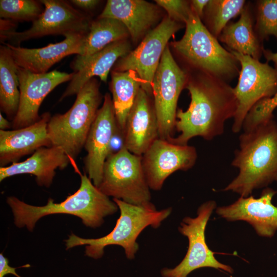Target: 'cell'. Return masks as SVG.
Instances as JSON below:
<instances>
[{
  "label": "cell",
  "instance_id": "d4e9b609",
  "mask_svg": "<svg viewBox=\"0 0 277 277\" xmlns=\"http://www.w3.org/2000/svg\"><path fill=\"white\" fill-rule=\"evenodd\" d=\"M220 39L230 50L258 60L263 48L260 47L252 28L250 12L244 8L236 22L227 25L220 35Z\"/></svg>",
  "mask_w": 277,
  "mask_h": 277
},
{
  "label": "cell",
  "instance_id": "3957f363",
  "mask_svg": "<svg viewBox=\"0 0 277 277\" xmlns=\"http://www.w3.org/2000/svg\"><path fill=\"white\" fill-rule=\"evenodd\" d=\"M6 201L12 210L16 226L26 227L30 231L41 218L53 214L73 215L80 217L85 226L96 228L102 225L105 217L118 209L114 201L101 191L86 173L81 174L78 189L61 203H54L50 198L45 205L36 206L15 196L8 197Z\"/></svg>",
  "mask_w": 277,
  "mask_h": 277
},
{
  "label": "cell",
  "instance_id": "ac0fdd59",
  "mask_svg": "<svg viewBox=\"0 0 277 277\" xmlns=\"http://www.w3.org/2000/svg\"><path fill=\"white\" fill-rule=\"evenodd\" d=\"M86 35H68L62 42L39 48H26L6 43L3 44L9 48L17 66L40 74L47 72L53 65L66 56L81 55Z\"/></svg>",
  "mask_w": 277,
  "mask_h": 277
},
{
  "label": "cell",
  "instance_id": "8992f818",
  "mask_svg": "<svg viewBox=\"0 0 277 277\" xmlns=\"http://www.w3.org/2000/svg\"><path fill=\"white\" fill-rule=\"evenodd\" d=\"M173 47L193 65L218 79L233 76L238 60L223 48L192 10L182 38Z\"/></svg>",
  "mask_w": 277,
  "mask_h": 277
},
{
  "label": "cell",
  "instance_id": "f1b7e54d",
  "mask_svg": "<svg viewBox=\"0 0 277 277\" xmlns=\"http://www.w3.org/2000/svg\"><path fill=\"white\" fill-rule=\"evenodd\" d=\"M256 28L261 40L271 35L277 40V0L258 1Z\"/></svg>",
  "mask_w": 277,
  "mask_h": 277
},
{
  "label": "cell",
  "instance_id": "1f68e13d",
  "mask_svg": "<svg viewBox=\"0 0 277 277\" xmlns=\"http://www.w3.org/2000/svg\"><path fill=\"white\" fill-rule=\"evenodd\" d=\"M125 147L124 132L117 126L110 141L108 157L119 152Z\"/></svg>",
  "mask_w": 277,
  "mask_h": 277
},
{
  "label": "cell",
  "instance_id": "30bf717a",
  "mask_svg": "<svg viewBox=\"0 0 277 277\" xmlns=\"http://www.w3.org/2000/svg\"><path fill=\"white\" fill-rule=\"evenodd\" d=\"M216 206L215 201H207L199 207L196 216H186L183 219L179 231L188 239L187 251L183 260L176 267L164 268L161 270L163 277H187L192 271L203 267L233 273L230 266L220 263L215 259L214 252L209 249L206 242V227Z\"/></svg>",
  "mask_w": 277,
  "mask_h": 277
},
{
  "label": "cell",
  "instance_id": "2e32d148",
  "mask_svg": "<svg viewBox=\"0 0 277 277\" xmlns=\"http://www.w3.org/2000/svg\"><path fill=\"white\" fill-rule=\"evenodd\" d=\"M275 193L266 188L259 198L241 196L231 205L217 208L216 213L228 221L246 222L258 235L271 238L277 230V207L272 203Z\"/></svg>",
  "mask_w": 277,
  "mask_h": 277
},
{
  "label": "cell",
  "instance_id": "7c38bea8",
  "mask_svg": "<svg viewBox=\"0 0 277 277\" xmlns=\"http://www.w3.org/2000/svg\"><path fill=\"white\" fill-rule=\"evenodd\" d=\"M182 27L169 17L165 18L147 33L135 50L116 62L112 71H134L140 79L141 88L151 96L153 79L167 43Z\"/></svg>",
  "mask_w": 277,
  "mask_h": 277
},
{
  "label": "cell",
  "instance_id": "277c9868",
  "mask_svg": "<svg viewBox=\"0 0 277 277\" xmlns=\"http://www.w3.org/2000/svg\"><path fill=\"white\" fill-rule=\"evenodd\" d=\"M120 211L113 229L106 235L97 239H84L73 233L65 240L66 249L86 245L85 254L98 259L104 254L105 247L109 245L122 247L128 259H133L138 250L136 239L147 227L158 228L171 214L172 208L158 210L152 203L148 205H136L121 200L113 199Z\"/></svg>",
  "mask_w": 277,
  "mask_h": 277
},
{
  "label": "cell",
  "instance_id": "74e56055",
  "mask_svg": "<svg viewBox=\"0 0 277 277\" xmlns=\"http://www.w3.org/2000/svg\"><path fill=\"white\" fill-rule=\"evenodd\" d=\"M12 124L5 118L2 113L0 114V130H7L10 127H11Z\"/></svg>",
  "mask_w": 277,
  "mask_h": 277
},
{
  "label": "cell",
  "instance_id": "603a6c76",
  "mask_svg": "<svg viewBox=\"0 0 277 277\" xmlns=\"http://www.w3.org/2000/svg\"><path fill=\"white\" fill-rule=\"evenodd\" d=\"M129 33L120 21L109 17H98L91 22L86 35L83 51L71 63V68L76 72L81 65L93 54L110 44L126 39Z\"/></svg>",
  "mask_w": 277,
  "mask_h": 277
},
{
  "label": "cell",
  "instance_id": "cb8c5ba5",
  "mask_svg": "<svg viewBox=\"0 0 277 277\" xmlns=\"http://www.w3.org/2000/svg\"><path fill=\"white\" fill-rule=\"evenodd\" d=\"M141 88L140 79L134 71H112V100L117 126L124 132L127 116Z\"/></svg>",
  "mask_w": 277,
  "mask_h": 277
},
{
  "label": "cell",
  "instance_id": "d6986e66",
  "mask_svg": "<svg viewBox=\"0 0 277 277\" xmlns=\"http://www.w3.org/2000/svg\"><path fill=\"white\" fill-rule=\"evenodd\" d=\"M51 116L49 112H45L30 126L11 130H0L1 167L16 163L41 147L51 146L47 131Z\"/></svg>",
  "mask_w": 277,
  "mask_h": 277
},
{
  "label": "cell",
  "instance_id": "7402d4cb",
  "mask_svg": "<svg viewBox=\"0 0 277 277\" xmlns=\"http://www.w3.org/2000/svg\"><path fill=\"white\" fill-rule=\"evenodd\" d=\"M131 45L128 41L123 39L112 43L91 55L74 72L60 101L66 97L77 94L84 85L94 76H98L106 82L108 74L116 62L129 53Z\"/></svg>",
  "mask_w": 277,
  "mask_h": 277
},
{
  "label": "cell",
  "instance_id": "8fae6325",
  "mask_svg": "<svg viewBox=\"0 0 277 277\" xmlns=\"http://www.w3.org/2000/svg\"><path fill=\"white\" fill-rule=\"evenodd\" d=\"M186 75L174 61L167 46L152 85L154 107L159 124V137L170 141L176 122L177 103L186 82Z\"/></svg>",
  "mask_w": 277,
  "mask_h": 277
},
{
  "label": "cell",
  "instance_id": "4fadbf2b",
  "mask_svg": "<svg viewBox=\"0 0 277 277\" xmlns=\"http://www.w3.org/2000/svg\"><path fill=\"white\" fill-rule=\"evenodd\" d=\"M197 154L192 146L156 139L142 155V164L150 189L160 190L166 179L178 170L187 171L195 164Z\"/></svg>",
  "mask_w": 277,
  "mask_h": 277
},
{
  "label": "cell",
  "instance_id": "7a4b0ae2",
  "mask_svg": "<svg viewBox=\"0 0 277 277\" xmlns=\"http://www.w3.org/2000/svg\"><path fill=\"white\" fill-rule=\"evenodd\" d=\"M231 165L239 173L224 191L247 197L255 189L277 182V123L273 118L243 131Z\"/></svg>",
  "mask_w": 277,
  "mask_h": 277
},
{
  "label": "cell",
  "instance_id": "ba28073f",
  "mask_svg": "<svg viewBox=\"0 0 277 277\" xmlns=\"http://www.w3.org/2000/svg\"><path fill=\"white\" fill-rule=\"evenodd\" d=\"M241 65L239 78L233 88L237 102L232 131L238 133L253 106L260 100L277 92V67L263 63L250 56L230 50Z\"/></svg>",
  "mask_w": 277,
  "mask_h": 277
},
{
  "label": "cell",
  "instance_id": "44dd1931",
  "mask_svg": "<svg viewBox=\"0 0 277 277\" xmlns=\"http://www.w3.org/2000/svg\"><path fill=\"white\" fill-rule=\"evenodd\" d=\"M98 17L120 21L136 42L159 19L160 12L156 6L143 0H108Z\"/></svg>",
  "mask_w": 277,
  "mask_h": 277
},
{
  "label": "cell",
  "instance_id": "4dcf8cb0",
  "mask_svg": "<svg viewBox=\"0 0 277 277\" xmlns=\"http://www.w3.org/2000/svg\"><path fill=\"white\" fill-rule=\"evenodd\" d=\"M155 2L167 11L170 18L178 23L186 24L192 12L191 6L185 1L156 0Z\"/></svg>",
  "mask_w": 277,
  "mask_h": 277
},
{
  "label": "cell",
  "instance_id": "9a60e30c",
  "mask_svg": "<svg viewBox=\"0 0 277 277\" xmlns=\"http://www.w3.org/2000/svg\"><path fill=\"white\" fill-rule=\"evenodd\" d=\"M117 126L112 98L107 93L89 131L84 147L87 152L84 158L85 173L97 188L102 181L110 141Z\"/></svg>",
  "mask_w": 277,
  "mask_h": 277
},
{
  "label": "cell",
  "instance_id": "836d02e7",
  "mask_svg": "<svg viewBox=\"0 0 277 277\" xmlns=\"http://www.w3.org/2000/svg\"><path fill=\"white\" fill-rule=\"evenodd\" d=\"M0 36L16 31L17 25L15 22L10 19L1 18Z\"/></svg>",
  "mask_w": 277,
  "mask_h": 277
},
{
  "label": "cell",
  "instance_id": "d6a6232c",
  "mask_svg": "<svg viewBox=\"0 0 277 277\" xmlns=\"http://www.w3.org/2000/svg\"><path fill=\"white\" fill-rule=\"evenodd\" d=\"M17 267H12L9 265L7 258L5 257L3 253L0 254V277H4L8 274H12L16 277H21L15 271Z\"/></svg>",
  "mask_w": 277,
  "mask_h": 277
},
{
  "label": "cell",
  "instance_id": "f546056e",
  "mask_svg": "<svg viewBox=\"0 0 277 277\" xmlns=\"http://www.w3.org/2000/svg\"><path fill=\"white\" fill-rule=\"evenodd\" d=\"M277 107V92L271 97L262 99L256 103L247 114L242 129L248 130L273 118Z\"/></svg>",
  "mask_w": 277,
  "mask_h": 277
},
{
  "label": "cell",
  "instance_id": "9c48e42d",
  "mask_svg": "<svg viewBox=\"0 0 277 277\" xmlns=\"http://www.w3.org/2000/svg\"><path fill=\"white\" fill-rule=\"evenodd\" d=\"M44 10L32 22L31 27L21 32L14 31L1 37L3 44L19 46L24 41L50 35L88 34L91 23L89 16L76 9L69 2L41 0Z\"/></svg>",
  "mask_w": 277,
  "mask_h": 277
},
{
  "label": "cell",
  "instance_id": "ffe728a7",
  "mask_svg": "<svg viewBox=\"0 0 277 277\" xmlns=\"http://www.w3.org/2000/svg\"><path fill=\"white\" fill-rule=\"evenodd\" d=\"M71 161L60 147H41L24 161L0 167V181L16 175L30 174L35 176L39 186L49 187L55 175V170L65 169Z\"/></svg>",
  "mask_w": 277,
  "mask_h": 277
},
{
  "label": "cell",
  "instance_id": "5b68a950",
  "mask_svg": "<svg viewBox=\"0 0 277 277\" xmlns=\"http://www.w3.org/2000/svg\"><path fill=\"white\" fill-rule=\"evenodd\" d=\"M102 100L98 82L93 77L79 91L66 112L51 116L47 131L51 146L62 149L71 161L75 159L84 147Z\"/></svg>",
  "mask_w": 277,
  "mask_h": 277
},
{
  "label": "cell",
  "instance_id": "5bb4252c",
  "mask_svg": "<svg viewBox=\"0 0 277 277\" xmlns=\"http://www.w3.org/2000/svg\"><path fill=\"white\" fill-rule=\"evenodd\" d=\"M74 72L68 73L53 70L44 73H34L17 66L19 103L16 115L12 121L13 129L30 126L39 120L41 104L55 87L71 81Z\"/></svg>",
  "mask_w": 277,
  "mask_h": 277
},
{
  "label": "cell",
  "instance_id": "6da1fadb",
  "mask_svg": "<svg viewBox=\"0 0 277 277\" xmlns=\"http://www.w3.org/2000/svg\"><path fill=\"white\" fill-rule=\"evenodd\" d=\"M186 88L190 103L186 110H177L175 129L180 134L170 142L186 145L195 136L210 141L222 135L237 108L233 88L211 75L189 83Z\"/></svg>",
  "mask_w": 277,
  "mask_h": 277
},
{
  "label": "cell",
  "instance_id": "8d00e7d4",
  "mask_svg": "<svg viewBox=\"0 0 277 277\" xmlns=\"http://www.w3.org/2000/svg\"><path fill=\"white\" fill-rule=\"evenodd\" d=\"M262 52L268 62L272 61L274 63L275 67H277V52H272L268 50L263 48Z\"/></svg>",
  "mask_w": 277,
  "mask_h": 277
},
{
  "label": "cell",
  "instance_id": "d590c367",
  "mask_svg": "<svg viewBox=\"0 0 277 277\" xmlns=\"http://www.w3.org/2000/svg\"><path fill=\"white\" fill-rule=\"evenodd\" d=\"M208 0H193L192 1L191 8L192 10L197 14L200 18L203 16L204 10L208 4Z\"/></svg>",
  "mask_w": 277,
  "mask_h": 277
},
{
  "label": "cell",
  "instance_id": "52a82bcc",
  "mask_svg": "<svg viewBox=\"0 0 277 277\" xmlns=\"http://www.w3.org/2000/svg\"><path fill=\"white\" fill-rule=\"evenodd\" d=\"M98 188L108 196L136 205H148L151 193L142 164V156L126 147L106 159Z\"/></svg>",
  "mask_w": 277,
  "mask_h": 277
},
{
  "label": "cell",
  "instance_id": "83f0119b",
  "mask_svg": "<svg viewBox=\"0 0 277 277\" xmlns=\"http://www.w3.org/2000/svg\"><path fill=\"white\" fill-rule=\"evenodd\" d=\"M43 5L40 1L1 0V18L16 21L33 22L43 12Z\"/></svg>",
  "mask_w": 277,
  "mask_h": 277
},
{
  "label": "cell",
  "instance_id": "484cf974",
  "mask_svg": "<svg viewBox=\"0 0 277 277\" xmlns=\"http://www.w3.org/2000/svg\"><path fill=\"white\" fill-rule=\"evenodd\" d=\"M17 66L9 48L0 46V108L12 121L16 115L19 103Z\"/></svg>",
  "mask_w": 277,
  "mask_h": 277
},
{
  "label": "cell",
  "instance_id": "e0dca14e",
  "mask_svg": "<svg viewBox=\"0 0 277 277\" xmlns=\"http://www.w3.org/2000/svg\"><path fill=\"white\" fill-rule=\"evenodd\" d=\"M141 88L126 121L125 146L132 153L142 156L159 138V124L154 104Z\"/></svg>",
  "mask_w": 277,
  "mask_h": 277
},
{
  "label": "cell",
  "instance_id": "e575fe53",
  "mask_svg": "<svg viewBox=\"0 0 277 277\" xmlns=\"http://www.w3.org/2000/svg\"><path fill=\"white\" fill-rule=\"evenodd\" d=\"M69 2L74 7L85 10L93 9L100 2L96 0H71Z\"/></svg>",
  "mask_w": 277,
  "mask_h": 277
},
{
  "label": "cell",
  "instance_id": "4316f807",
  "mask_svg": "<svg viewBox=\"0 0 277 277\" xmlns=\"http://www.w3.org/2000/svg\"><path fill=\"white\" fill-rule=\"evenodd\" d=\"M244 0H211L205 8L210 32L213 36L220 35L228 22L241 14L244 9Z\"/></svg>",
  "mask_w": 277,
  "mask_h": 277
}]
</instances>
